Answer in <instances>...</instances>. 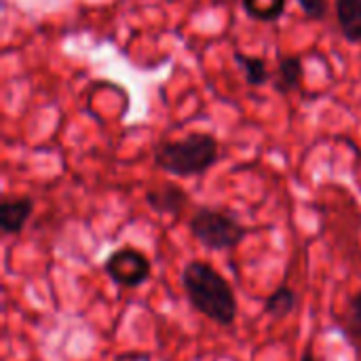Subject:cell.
Here are the masks:
<instances>
[{
    "label": "cell",
    "instance_id": "6da1fadb",
    "mask_svg": "<svg viewBox=\"0 0 361 361\" xmlns=\"http://www.w3.org/2000/svg\"><path fill=\"white\" fill-rule=\"evenodd\" d=\"M188 305L220 328H231L239 315V302L228 279L205 260H190L180 273Z\"/></svg>",
    "mask_w": 361,
    "mask_h": 361
},
{
    "label": "cell",
    "instance_id": "7a4b0ae2",
    "mask_svg": "<svg viewBox=\"0 0 361 361\" xmlns=\"http://www.w3.org/2000/svg\"><path fill=\"white\" fill-rule=\"evenodd\" d=\"M220 159V144L212 133L192 131L184 140L161 142L154 148V165L178 178L203 176Z\"/></svg>",
    "mask_w": 361,
    "mask_h": 361
},
{
    "label": "cell",
    "instance_id": "3957f363",
    "mask_svg": "<svg viewBox=\"0 0 361 361\" xmlns=\"http://www.w3.org/2000/svg\"><path fill=\"white\" fill-rule=\"evenodd\" d=\"M190 235L209 252H228L243 243L250 228L226 209L197 207L188 218Z\"/></svg>",
    "mask_w": 361,
    "mask_h": 361
},
{
    "label": "cell",
    "instance_id": "277c9868",
    "mask_svg": "<svg viewBox=\"0 0 361 361\" xmlns=\"http://www.w3.org/2000/svg\"><path fill=\"white\" fill-rule=\"evenodd\" d=\"M104 273L118 288L135 290L150 279L152 262L135 247H118L104 260Z\"/></svg>",
    "mask_w": 361,
    "mask_h": 361
},
{
    "label": "cell",
    "instance_id": "5b68a950",
    "mask_svg": "<svg viewBox=\"0 0 361 361\" xmlns=\"http://www.w3.org/2000/svg\"><path fill=\"white\" fill-rule=\"evenodd\" d=\"M144 199H146V205L159 216H180L190 201L188 192L182 186L171 184V182L148 188Z\"/></svg>",
    "mask_w": 361,
    "mask_h": 361
},
{
    "label": "cell",
    "instance_id": "8992f818",
    "mask_svg": "<svg viewBox=\"0 0 361 361\" xmlns=\"http://www.w3.org/2000/svg\"><path fill=\"white\" fill-rule=\"evenodd\" d=\"M34 214V201L30 197H4L0 203V228L4 237L21 235Z\"/></svg>",
    "mask_w": 361,
    "mask_h": 361
},
{
    "label": "cell",
    "instance_id": "52a82bcc",
    "mask_svg": "<svg viewBox=\"0 0 361 361\" xmlns=\"http://www.w3.org/2000/svg\"><path fill=\"white\" fill-rule=\"evenodd\" d=\"M302 74H305L302 59L296 57V55H288V57L283 55V57H279V63H277L275 74L271 76V82H273L275 91H279V93H292L294 89L300 87Z\"/></svg>",
    "mask_w": 361,
    "mask_h": 361
},
{
    "label": "cell",
    "instance_id": "ba28073f",
    "mask_svg": "<svg viewBox=\"0 0 361 361\" xmlns=\"http://www.w3.org/2000/svg\"><path fill=\"white\" fill-rule=\"evenodd\" d=\"M336 19L349 42H361V0H336Z\"/></svg>",
    "mask_w": 361,
    "mask_h": 361
},
{
    "label": "cell",
    "instance_id": "9c48e42d",
    "mask_svg": "<svg viewBox=\"0 0 361 361\" xmlns=\"http://www.w3.org/2000/svg\"><path fill=\"white\" fill-rule=\"evenodd\" d=\"M296 305H298V296H296L294 288L283 283L264 298L262 313H267L271 319H286L288 315L294 313Z\"/></svg>",
    "mask_w": 361,
    "mask_h": 361
},
{
    "label": "cell",
    "instance_id": "30bf717a",
    "mask_svg": "<svg viewBox=\"0 0 361 361\" xmlns=\"http://www.w3.org/2000/svg\"><path fill=\"white\" fill-rule=\"evenodd\" d=\"M235 61L237 66L241 68L243 76H245V82L250 87H262L271 80V72L267 68V61L262 57H256V55H245L241 51H235Z\"/></svg>",
    "mask_w": 361,
    "mask_h": 361
},
{
    "label": "cell",
    "instance_id": "8fae6325",
    "mask_svg": "<svg viewBox=\"0 0 361 361\" xmlns=\"http://www.w3.org/2000/svg\"><path fill=\"white\" fill-rule=\"evenodd\" d=\"M288 0H243L245 13L256 21H277L286 11Z\"/></svg>",
    "mask_w": 361,
    "mask_h": 361
},
{
    "label": "cell",
    "instance_id": "7c38bea8",
    "mask_svg": "<svg viewBox=\"0 0 361 361\" xmlns=\"http://www.w3.org/2000/svg\"><path fill=\"white\" fill-rule=\"evenodd\" d=\"M343 332L353 343L361 341V290L353 294L347 302V311L343 315Z\"/></svg>",
    "mask_w": 361,
    "mask_h": 361
},
{
    "label": "cell",
    "instance_id": "4fadbf2b",
    "mask_svg": "<svg viewBox=\"0 0 361 361\" xmlns=\"http://www.w3.org/2000/svg\"><path fill=\"white\" fill-rule=\"evenodd\" d=\"M309 19H324L328 13V0H298Z\"/></svg>",
    "mask_w": 361,
    "mask_h": 361
},
{
    "label": "cell",
    "instance_id": "5bb4252c",
    "mask_svg": "<svg viewBox=\"0 0 361 361\" xmlns=\"http://www.w3.org/2000/svg\"><path fill=\"white\" fill-rule=\"evenodd\" d=\"M300 361H317L315 357V353H313V349H311V345L302 351V355H300Z\"/></svg>",
    "mask_w": 361,
    "mask_h": 361
}]
</instances>
